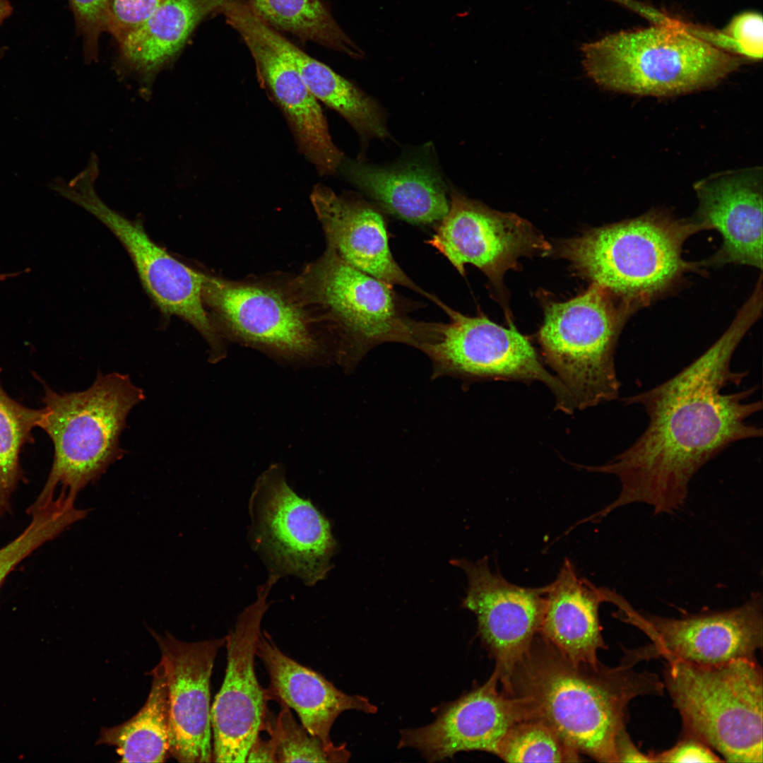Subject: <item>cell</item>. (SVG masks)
<instances>
[{"instance_id": "17", "label": "cell", "mask_w": 763, "mask_h": 763, "mask_svg": "<svg viewBox=\"0 0 763 763\" xmlns=\"http://www.w3.org/2000/svg\"><path fill=\"white\" fill-rule=\"evenodd\" d=\"M451 562L467 576L462 605L476 616L480 640L495 661L494 671L504 689L539 632L547 586L526 588L511 584L490 570L486 557L475 563L466 560Z\"/></svg>"}, {"instance_id": "12", "label": "cell", "mask_w": 763, "mask_h": 763, "mask_svg": "<svg viewBox=\"0 0 763 763\" xmlns=\"http://www.w3.org/2000/svg\"><path fill=\"white\" fill-rule=\"evenodd\" d=\"M249 510L251 543L269 576H294L313 586L326 576L336 548L330 523L290 487L281 465L270 466L258 478Z\"/></svg>"}, {"instance_id": "10", "label": "cell", "mask_w": 763, "mask_h": 763, "mask_svg": "<svg viewBox=\"0 0 763 763\" xmlns=\"http://www.w3.org/2000/svg\"><path fill=\"white\" fill-rule=\"evenodd\" d=\"M98 159L91 157L85 169L68 183L59 181L54 189L105 225L129 254L146 292L165 314L189 323L209 346V362L226 357L224 338L204 307L205 274L194 270L161 248L139 222L131 220L110 208L97 195L95 184Z\"/></svg>"}, {"instance_id": "33", "label": "cell", "mask_w": 763, "mask_h": 763, "mask_svg": "<svg viewBox=\"0 0 763 763\" xmlns=\"http://www.w3.org/2000/svg\"><path fill=\"white\" fill-rule=\"evenodd\" d=\"M69 2L76 30L83 40L85 59L91 63L97 59L101 35L109 32L108 0H69Z\"/></svg>"}, {"instance_id": "30", "label": "cell", "mask_w": 763, "mask_h": 763, "mask_svg": "<svg viewBox=\"0 0 763 763\" xmlns=\"http://www.w3.org/2000/svg\"><path fill=\"white\" fill-rule=\"evenodd\" d=\"M74 502L59 494L57 498L30 514L32 520L25 529L0 548V588L21 561L87 516L89 510L78 509Z\"/></svg>"}, {"instance_id": "20", "label": "cell", "mask_w": 763, "mask_h": 763, "mask_svg": "<svg viewBox=\"0 0 763 763\" xmlns=\"http://www.w3.org/2000/svg\"><path fill=\"white\" fill-rule=\"evenodd\" d=\"M694 222L716 229L723 242L705 264H742L762 268V170L728 172L697 182Z\"/></svg>"}, {"instance_id": "7", "label": "cell", "mask_w": 763, "mask_h": 763, "mask_svg": "<svg viewBox=\"0 0 763 763\" xmlns=\"http://www.w3.org/2000/svg\"><path fill=\"white\" fill-rule=\"evenodd\" d=\"M203 299L223 338L287 362L336 360L325 314L304 301L292 279L232 280L205 274Z\"/></svg>"}, {"instance_id": "6", "label": "cell", "mask_w": 763, "mask_h": 763, "mask_svg": "<svg viewBox=\"0 0 763 763\" xmlns=\"http://www.w3.org/2000/svg\"><path fill=\"white\" fill-rule=\"evenodd\" d=\"M292 283L326 315L337 338L336 362L347 370L377 345L400 343L420 350L435 334L437 322L412 319V305L391 285L348 264L329 246Z\"/></svg>"}, {"instance_id": "40", "label": "cell", "mask_w": 763, "mask_h": 763, "mask_svg": "<svg viewBox=\"0 0 763 763\" xmlns=\"http://www.w3.org/2000/svg\"><path fill=\"white\" fill-rule=\"evenodd\" d=\"M20 273H0V282H1V281H3V280H6V278H10V277H13V276H18V274H20Z\"/></svg>"}, {"instance_id": "39", "label": "cell", "mask_w": 763, "mask_h": 763, "mask_svg": "<svg viewBox=\"0 0 763 763\" xmlns=\"http://www.w3.org/2000/svg\"><path fill=\"white\" fill-rule=\"evenodd\" d=\"M12 13V8L8 0H0V23Z\"/></svg>"}, {"instance_id": "5", "label": "cell", "mask_w": 763, "mask_h": 763, "mask_svg": "<svg viewBox=\"0 0 763 763\" xmlns=\"http://www.w3.org/2000/svg\"><path fill=\"white\" fill-rule=\"evenodd\" d=\"M143 390L127 374L98 372L85 390L59 394L45 386V414L40 427L51 438L53 464L30 514L54 499L57 486L76 499L78 492L101 477L125 450L119 444L126 418L143 401Z\"/></svg>"}, {"instance_id": "21", "label": "cell", "mask_w": 763, "mask_h": 763, "mask_svg": "<svg viewBox=\"0 0 763 763\" xmlns=\"http://www.w3.org/2000/svg\"><path fill=\"white\" fill-rule=\"evenodd\" d=\"M310 199L327 246L343 260L391 285L404 286L431 298L394 259L379 208L350 194L339 195L322 184L314 186Z\"/></svg>"}, {"instance_id": "35", "label": "cell", "mask_w": 763, "mask_h": 763, "mask_svg": "<svg viewBox=\"0 0 763 763\" xmlns=\"http://www.w3.org/2000/svg\"><path fill=\"white\" fill-rule=\"evenodd\" d=\"M723 30L733 42L736 56L752 60L762 59L763 22L761 14L752 11L740 13Z\"/></svg>"}, {"instance_id": "36", "label": "cell", "mask_w": 763, "mask_h": 763, "mask_svg": "<svg viewBox=\"0 0 763 763\" xmlns=\"http://www.w3.org/2000/svg\"><path fill=\"white\" fill-rule=\"evenodd\" d=\"M654 762H721L711 747L693 737L683 735L671 748L654 754Z\"/></svg>"}, {"instance_id": "23", "label": "cell", "mask_w": 763, "mask_h": 763, "mask_svg": "<svg viewBox=\"0 0 763 763\" xmlns=\"http://www.w3.org/2000/svg\"><path fill=\"white\" fill-rule=\"evenodd\" d=\"M256 655L269 676L268 699L294 710L304 727L326 745H334L330 732L341 714L377 711L366 697L344 693L319 673L285 655L264 631L259 636Z\"/></svg>"}, {"instance_id": "18", "label": "cell", "mask_w": 763, "mask_h": 763, "mask_svg": "<svg viewBox=\"0 0 763 763\" xmlns=\"http://www.w3.org/2000/svg\"><path fill=\"white\" fill-rule=\"evenodd\" d=\"M161 652L169 709V752L182 763L213 762L210 681L225 637L185 642L150 629Z\"/></svg>"}, {"instance_id": "34", "label": "cell", "mask_w": 763, "mask_h": 763, "mask_svg": "<svg viewBox=\"0 0 763 763\" xmlns=\"http://www.w3.org/2000/svg\"><path fill=\"white\" fill-rule=\"evenodd\" d=\"M164 0H108L110 33L120 43L152 16Z\"/></svg>"}, {"instance_id": "28", "label": "cell", "mask_w": 763, "mask_h": 763, "mask_svg": "<svg viewBox=\"0 0 763 763\" xmlns=\"http://www.w3.org/2000/svg\"><path fill=\"white\" fill-rule=\"evenodd\" d=\"M242 1L273 28L355 59L364 57V52L342 30L321 0Z\"/></svg>"}, {"instance_id": "31", "label": "cell", "mask_w": 763, "mask_h": 763, "mask_svg": "<svg viewBox=\"0 0 763 763\" xmlns=\"http://www.w3.org/2000/svg\"><path fill=\"white\" fill-rule=\"evenodd\" d=\"M507 762H574L579 754L550 727L536 720L514 725L495 753Z\"/></svg>"}, {"instance_id": "16", "label": "cell", "mask_w": 763, "mask_h": 763, "mask_svg": "<svg viewBox=\"0 0 763 763\" xmlns=\"http://www.w3.org/2000/svg\"><path fill=\"white\" fill-rule=\"evenodd\" d=\"M449 208L427 243L462 276L471 264L497 283L521 256L548 252L549 243L526 220L502 213L449 188Z\"/></svg>"}, {"instance_id": "8", "label": "cell", "mask_w": 763, "mask_h": 763, "mask_svg": "<svg viewBox=\"0 0 763 763\" xmlns=\"http://www.w3.org/2000/svg\"><path fill=\"white\" fill-rule=\"evenodd\" d=\"M664 687L682 721L683 735L729 762L763 761V675L755 658L717 665L666 662Z\"/></svg>"}, {"instance_id": "11", "label": "cell", "mask_w": 763, "mask_h": 763, "mask_svg": "<svg viewBox=\"0 0 763 763\" xmlns=\"http://www.w3.org/2000/svg\"><path fill=\"white\" fill-rule=\"evenodd\" d=\"M432 301L449 318L448 323H439L434 339L420 350L432 362V379L447 376L466 382L538 381L554 394L555 409L573 413L576 408L569 391L546 369L527 337L483 315H463L435 296Z\"/></svg>"}, {"instance_id": "22", "label": "cell", "mask_w": 763, "mask_h": 763, "mask_svg": "<svg viewBox=\"0 0 763 763\" xmlns=\"http://www.w3.org/2000/svg\"><path fill=\"white\" fill-rule=\"evenodd\" d=\"M338 170L377 208L409 223L437 225L449 211V189L424 155L384 167L343 158Z\"/></svg>"}, {"instance_id": "13", "label": "cell", "mask_w": 763, "mask_h": 763, "mask_svg": "<svg viewBox=\"0 0 763 763\" xmlns=\"http://www.w3.org/2000/svg\"><path fill=\"white\" fill-rule=\"evenodd\" d=\"M617 617L640 629L646 645L625 650L622 662L635 666L661 658L697 665H717L755 658L763 640L762 595L755 593L743 604L724 610L704 611L679 618L639 612L622 596Z\"/></svg>"}, {"instance_id": "38", "label": "cell", "mask_w": 763, "mask_h": 763, "mask_svg": "<svg viewBox=\"0 0 763 763\" xmlns=\"http://www.w3.org/2000/svg\"><path fill=\"white\" fill-rule=\"evenodd\" d=\"M248 762H278L276 743L272 737L261 739L259 735L252 744L247 754Z\"/></svg>"}, {"instance_id": "2", "label": "cell", "mask_w": 763, "mask_h": 763, "mask_svg": "<svg viewBox=\"0 0 763 763\" xmlns=\"http://www.w3.org/2000/svg\"><path fill=\"white\" fill-rule=\"evenodd\" d=\"M664 690L657 674L630 664L573 662L538 633L502 691L522 700L528 720L550 727L577 753L616 762L630 702Z\"/></svg>"}, {"instance_id": "29", "label": "cell", "mask_w": 763, "mask_h": 763, "mask_svg": "<svg viewBox=\"0 0 763 763\" xmlns=\"http://www.w3.org/2000/svg\"><path fill=\"white\" fill-rule=\"evenodd\" d=\"M45 408H27L11 398L0 383V519L11 509V497L23 479L19 456L32 441V430L40 427Z\"/></svg>"}, {"instance_id": "14", "label": "cell", "mask_w": 763, "mask_h": 763, "mask_svg": "<svg viewBox=\"0 0 763 763\" xmlns=\"http://www.w3.org/2000/svg\"><path fill=\"white\" fill-rule=\"evenodd\" d=\"M222 12L248 47L258 80L283 114L300 153L320 175H335L343 154L332 141L318 100L280 47L278 32L242 0L228 2Z\"/></svg>"}, {"instance_id": "27", "label": "cell", "mask_w": 763, "mask_h": 763, "mask_svg": "<svg viewBox=\"0 0 763 763\" xmlns=\"http://www.w3.org/2000/svg\"><path fill=\"white\" fill-rule=\"evenodd\" d=\"M150 674L151 688L142 708L124 723L102 728L96 743L114 746L121 762H163L169 752L168 692L161 661Z\"/></svg>"}, {"instance_id": "4", "label": "cell", "mask_w": 763, "mask_h": 763, "mask_svg": "<svg viewBox=\"0 0 763 763\" xmlns=\"http://www.w3.org/2000/svg\"><path fill=\"white\" fill-rule=\"evenodd\" d=\"M702 230L693 220L652 211L569 239L561 255L634 312L666 293L694 267L682 259V247Z\"/></svg>"}, {"instance_id": "24", "label": "cell", "mask_w": 763, "mask_h": 763, "mask_svg": "<svg viewBox=\"0 0 763 763\" xmlns=\"http://www.w3.org/2000/svg\"><path fill=\"white\" fill-rule=\"evenodd\" d=\"M610 593L579 576L565 559L557 578L547 585L538 634L572 661L597 664L598 651L607 648L599 607L610 602Z\"/></svg>"}, {"instance_id": "1", "label": "cell", "mask_w": 763, "mask_h": 763, "mask_svg": "<svg viewBox=\"0 0 763 763\" xmlns=\"http://www.w3.org/2000/svg\"><path fill=\"white\" fill-rule=\"evenodd\" d=\"M759 317L755 307L743 304L724 333L692 363L662 384L622 399L641 407L649 422L640 437L608 463L579 466L614 475L620 483L617 498L592 514L594 521L636 503L651 506L655 514L674 513L704 465L735 442L762 437V429L747 422L762 409L761 401H748L756 386L723 391L747 374L733 371L731 360Z\"/></svg>"}, {"instance_id": "3", "label": "cell", "mask_w": 763, "mask_h": 763, "mask_svg": "<svg viewBox=\"0 0 763 763\" xmlns=\"http://www.w3.org/2000/svg\"><path fill=\"white\" fill-rule=\"evenodd\" d=\"M656 19L645 28L622 30L582 44L587 75L607 90L668 97L716 85L735 71L741 57L704 40L699 28L646 8Z\"/></svg>"}, {"instance_id": "37", "label": "cell", "mask_w": 763, "mask_h": 763, "mask_svg": "<svg viewBox=\"0 0 763 763\" xmlns=\"http://www.w3.org/2000/svg\"><path fill=\"white\" fill-rule=\"evenodd\" d=\"M615 752L616 762H654L653 753L645 754L640 751L626 730L617 739Z\"/></svg>"}, {"instance_id": "9", "label": "cell", "mask_w": 763, "mask_h": 763, "mask_svg": "<svg viewBox=\"0 0 763 763\" xmlns=\"http://www.w3.org/2000/svg\"><path fill=\"white\" fill-rule=\"evenodd\" d=\"M613 295L596 283L584 293L545 309L538 341L545 362L584 410L618 398L614 356L632 312L617 306Z\"/></svg>"}, {"instance_id": "19", "label": "cell", "mask_w": 763, "mask_h": 763, "mask_svg": "<svg viewBox=\"0 0 763 763\" xmlns=\"http://www.w3.org/2000/svg\"><path fill=\"white\" fill-rule=\"evenodd\" d=\"M499 683L493 671L482 685L439 707L431 723L402 730L398 747L415 749L431 762L460 752L495 755L509 729L528 720L522 700L499 691Z\"/></svg>"}, {"instance_id": "32", "label": "cell", "mask_w": 763, "mask_h": 763, "mask_svg": "<svg viewBox=\"0 0 763 763\" xmlns=\"http://www.w3.org/2000/svg\"><path fill=\"white\" fill-rule=\"evenodd\" d=\"M264 728L276 743L278 762H345L350 757L345 745L329 746L311 734L284 706L275 719L264 720Z\"/></svg>"}, {"instance_id": "25", "label": "cell", "mask_w": 763, "mask_h": 763, "mask_svg": "<svg viewBox=\"0 0 763 763\" xmlns=\"http://www.w3.org/2000/svg\"><path fill=\"white\" fill-rule=\"evenodd\" d=\"M230 1L164 0L143 25L118 44V74L136 79L148 95L157 75L175 61L197 25Z\"/></svg>"}, {"instance_id": "15", "label": "cell", "mask_w": 763, "mask_h": 763, "mask_svg": "<svg viewBox=\"0 0 763 763\" xmlns=\"http://www.w3.org/2000/svg\"><path fill=\"white\" fill-rule=\"evenodd\" d=\"M276 582L268 578L256 600L242 611L225 637V674L211 707L213 762H245L263 729L268 698L258 682L254 660L262 620L269 607L267 597Z\"/></svg>"}, {"instance_id": "26", "label": "cell", "mask_w": 763, "mask_h": 763, "mask_svg": "<svg viewBox=\"0 0 763 763\" xmlns=\"http://www.w3.org/2000/svg\"><path fill=\"white\" fill-rule=\"evenodd\" d=\"M278 40L309 92L318 101L340 114L357 132L362 141L389 137L384 113L372 97L280 33Z\"/></svg>"}]
</instances>
